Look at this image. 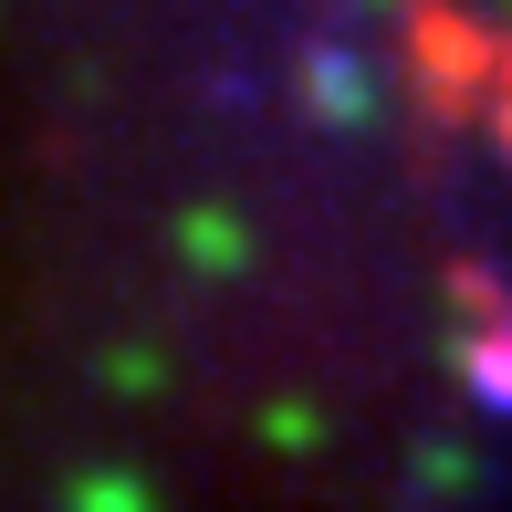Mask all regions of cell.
<instances>
[{
    "label": "cell",
    "instance_id": "obj_1",
    "mask_svg": "<svg viewBox=\"0 0 512 512\" xmlns=\"http://www.w3.org/2000/svg\"><path fill=\"white\" fill-rule=\"evenodd\" d=\"M398 74L429 126H481L502 115V74H512V42L492 21H471L460 0H408L398 21Z\"/></svg>",
    "mask_w": 512,
    "mask_h": 512
},
{
    "label": "cell",
    "instance_id": "obj_3",
    "mask_svg": "<svg viewBox=\"0 0 512 512\" xmlns=\"http://www.w3.org/2000/svg\"><path fill=\"white\" fill-rule=\"evenodd\" d=\"M439 293H450L460 335H502V324H512V283H502L492 262H471V251H460V262H439Z\"/></svg>",
    "mask_w": 512,
    "mask_h": 512
},
{
    "label": "cell",
    "instance_id": "obj_10",
    "mask_svg": "<svg viewBox=\"0 0 512 512\" xmlns=\"http://www.w3.org/2000/svg\"><path fill=\"white\" fill-rule=\"evenodd\" d=\"M492 136H502V157H512V74H502V115H492Z\"/></svg>",
    "mask_w": 512,
    "mask_h": 512
},
{
    "label": "cell",
    "instance_id": "obj_8",
    "mask_svg": "<svg viewBox=\"0 0 512 512\" xmlns=\"http://www.w3.org/2000/svg\"><path fill=\"white\" fill-rule=\"evenodd\" d=\"M262 429H272V450H314V439H324V418L283 398V408H272V418H262Z\"/></svg>",
    "mask_w": 512,
    "mask_h": 512
},
{
    "label": "cell",
    "instance_id": "obj_6",
    "mask_svg": "<svg viewBox=\"0 0 512 512\" xmlns=\"http://www.w3.org/2000/svg\"><path fill=\"white\" fill-rule=\"evenodd\" d=\"M63 512H157V492H147L136 471H74Z\"/></svg>",
    "mask_w": 512,
    "mask_h": 512
},
{
    "label": "cell",
    "instance_id": "obj_5",
    "mask_svg": "<svg viewBox=\"0 0 512 512\" xmlns=\"http://www.w3.org/2000/svg\"><path fill=\"white\" fill-rule=\"evenodd\" d=\"M178 251H189L199 272H241L251 262V230L230 220V209H189V220H178Z\"/></svg>",
    "mask_w": 512,
    "mask_h": 512
},
{
    "label": "cell",
    "instance_id": "obj_9",
    "mask_svg": "<svg viewBox=\"0 0 512 512\" xmlns=\"http://www.w3.org/2000/svg\"><path fill=\"white\" fill-rule=\"evenodd\" d=\"M418 471H429V492H471V460L460 450H418Z\"/></svg>",
    "mask_w": 512,
    "mask_h": 512
},
{
    "label": "cell",
    "instance_id": "obj_4",
    "mask_svg": "<svg viewBox=\"0 0 512 512\" xmlns=\"http://www.w3.org/2000/svg\"><path fill=\"white\" fill-rule=\"evenodd\" d=\"M450 366H460V387H471L492 418H512V324H502V335H460Z\"/></svg>",
    "mask_w": 512,
    "mask_h": 512
},
{
    "label": "cell",
    "instance_id": "obj_7",
    "mask_svg": "<svg viewBox=\"0 0 512 512\" xmlns=\"http://www.w3.org/2000/svg\"><path fill=\"white\" fill-rule=\"evenodd\" d=\"M105 377L126 387V398H157V356H147V345H115V356H105Z\"/></svg>",
    "mask_w": 512,
    "mask_h": 512
},
{
    "label": "cell",
    "instance_id": "obj_2",
    "mask_svg": "<svg viewBox=\"0 0 512 512\" xmlns=\"http://www.w3.org/2000/svg\"><path fill=\"white\" fill-rule=\"evenodd\" d=\"M304 105L324 126H366V115H377V84H366V63L345 53V42H314L304 53Z\"/></svg>",
    "mask_w": 512,
    "mask_h": 512
}]
</instances>
